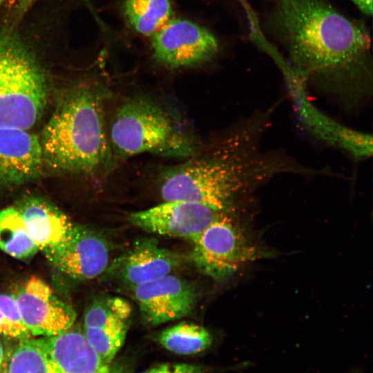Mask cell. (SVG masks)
<instances>
[{
  "label": "cell",
  "instance_id": "484cf974",
  "mask_svg": "<svg viewBox=\"0 0 373 373\" xmlns=\"http://www.w3.org/2000/svg\"><path fill=\"white\" fill-rule=\"evenodd\" d=\"M4 358H5L4 348L1 342L0 341V367L4 360Z\"/></svg>",
  "mask_w": 373,
  "mask_h": 373
},
{
  "label": "cell",
  "instance_id": "3957f363",
  "mask_svg": "<svg viewBox=\"0 0 373 373\" xmlns=\"http://www.w3.org/2000/svg\"><path fill=\"white\" fill-rule=\"evenodd\" d=\"M113 158L148 153L187 159L199 152L196 138L162 106L141 96L126 99L117 109L110 131Z\"/></svg>",
  "mask_w": 373,
  "mask_h": 373
},
{
  "label": "cell",
  "instance_id": "cb8c5ba5",
  "mask_svg": "<svg viewBox=\"0 0 373 373\" xmlns=\"http://www.w3.org/2000/svg\"><path fill=\"white\" fill-rule=\"evenodd\" d=\"M358 8L365 15L372 16V0H352Z\"/></svg>",
  "mask_w": 373,
  "mask_h": 373
},
{
  "label": "cell",
  "instance_id": "d6986e66",
  "mask_svg": "<svg viewBox=\"0 0 373 373\" xmlns=\"http://www.w3.org/2000/svg\"><path fill=\"white\" fill-rule=\"evenodd\" d=\"M48 361L45 338L20 340L15 347L7 373H48Z\"/></svg>",
  "mask_w": 373,
  "mask_h": 373
},
{
  "label": "cell",
  "instance_id": "5bb4252c",
  "mask_svg": "<svg viewBox=\"0 0 373 373\" xmlns=\"http://www.w3.org/2000/svg\"><path fill=\"white\" fill-rule=\"evenodd\" d=\"M15 207L30 236L45 256L67 240L75 224L62 211L43 198H28Z\"/></svg>",
  "mask_w": 373,
  "mask_h": 373
},
{
  "label": "cell",
  "instance_id": "ffe728a7",
  "mask_svg": "<svg viewBox=\"0 0 373 373\" xmlns=\"http://www.w3.org/2000/svg\"><path fill=\"white\" fill-rule=\"evenodd\" d=\"M0 335L19 340L32 336L23 324L15 295L0 294Z\"/></svg>",
  "mask_w": 373,
  "mask_h": 373
},
{
  "label": "cell",
  "instance_id": "e0dca14e",
  "mask_svg": "<svg viewBox=\"0 0 373 373\" xmlns=\"http://www.w3.org/2000/svg\"><path fill=\"white\" fill-rule=\"evenodd\" d=\"M0 249L19 260L28 259L39 251L16 207L0 210Z\"/></svg>",
  "mask_w": 373,
  "mask_h": 373
},
{
  "label": "cell",
  "instance_id": "2e32d148",
  "mask_svg": "<svg viewBox=\"0 0 373 373\" xmlns=\"http://www.w3.org/2000/svg\"><path fill=\"white\" fill-rule=\"evenodd\" d=\"M124 17L137 33L153 35L173 16L171 0H124Z\"/></svg>",
  "mask_w": 373,
  "mask_h": 373
},
{
  "label": "cell",
  "instance_id": "8992f818",
  "mask_svg": "<svg viewBox=\"0 0 373 373\" xmlns=\"http://www.w3.org/2000/svg\"><path fill=\"white\" fill-rule=\"evenodd\" d=\"M294 110L302 126L314 138L345 151L355 161L372 155V135L347 127L325 115L313 104L307 94V84L285 62L278 64Z\"/></svg>",
  "mask_w": 373,
  "mask_h": 373
},
{
  "label": "cell",
  "instance_id": "4fadbf2b",
  "mask_svg": "<svg viewBox=\"0 0 373 373\" xmlns=\"http://www.w3.org/2000/svg\"><path fill=\"white\" fill-rule=\"evenodd\" d=\"M39 137L28 130L0 127V185L36 179L44 165Z\"/></svg>",
  "mask_w": 373,
  "mask_h": 373
},
{
  "label": "cell",
  "instance_id": "7a4b0ae2",
  "mask_svg": "<svg viewBox=\"0 0 373 373\" xmlns=\"http://www.w3.org/2000/svg\"><path fill=\"white\" fill-rule=\"evenodd\" d=\"M103 102V93L86 84L60 101L39 137L44 164L55 170L84 174L113 164Z\"/></svg>",
  "mask_w": 373,
  "mask_h": 373
},
{
  "label": "cell",
  "instance_id": "9a60e30c",
  "mask_svg": "<svg viewBox=\"0 0 373 373\" xmlns=\"http://www.w3.org/2000/svg\"><path fill=\"white\" fill-rule=\"evenodd\" d=\"M44 338L48 373H96L104 364L84 334L79 331L68 329Z\"/></svg>",
  "mask_w": 373,
  "mask_h": 373
},
{
  "label": "cell",
  "instance_id": "ac0fdd59",
  "mask_svg": "<svg viewBox=\"0 0 373 373\" xmlns=\"http://www.w3.org/2000/svg\"><path fill=\"white\" fill-rule=\"evenodd\" d=\"M157 341L170 352L188 355L208 348L212 343V336L201 325L182 322L162 331Z\"/></svg>",
  "mask_w": 373,
  "mask_h": 373
},
{
  "label": "cell",
  "instance_id": "603a6c76",
  "mask_svg": "<svg viewBox=\"0 0 373 373\" xmlns=\"http://www.w3.org/2000/svg\"><path fill=\"white\" fill-rule=\"evenodd\" d=\"M142 373H204L200 365L187 363H166L153 367Z\"/></svg>",
  "mask_w": 373,
  "mask_h": 373
},
{
  "label": "cell",
  "instance_id": "44dd1931",
  "mask_svg": "<svg viewBox=\"0 0 373 373\" xmlns=\"http://www.w3.org/2000/svg\"><path fill=\"white\" fill-rule=\"evenodd\" d=\"M126 332H108L94 327H84V336L104 364L115 357L123 345Z\"/></svg>",
  "mask_w": 373,
  "mask_h": 373
},
{
  "label": "cell",
  "instance_id": "6da1fadb",
  "mask_svg": "<svg viewBox=\"0 0 373 373\" xmlns=\"http://www.w3.org/2000/svg\"><path fill=\"white\" fill-rule=\"evenodd\" d=\"M262 27L307 86L352 107L370 96L372 56L369 28L328 0H273Z\"/></svg>",
  "mask_w": 373,
  "mask_h": 373
},
{
  "label": "cell",
  "instance_id": "ba28073f",
  "mask_svg": "<svg viewBox=\"0 0 373 373\" xmlns=\"http://www.w3.org/2000/svg\"><path fill=\"white\" fill-rule=\"evenodd\" d=\"M31 336L57 335L70 329L76 319L72 306L60 299L43 280L31 276L15 295Z\"/></svg>",
  "mask_w": 373,
  "mask_h": 373
},
{
  "label": "cell",
  "instance_id": "8fae6325",
  "mask_svg": "<svg viewBox=\"0 0 373 373\" xmlns=\"http://www.w3.org/2000/svg\"><path fill=\"white\" fill-rule=\"evenodd\" d=\"M46 257L63 274L74 280H86L105 272L110 251L99 234L75 224L67 240Z\"/></svg>",
  "mask_w": 373,
  "mask_h": 373
},
{
  "label": "cell",
  "instance_id": "52a82bcc",
  "mask_svg": "<svg viewBox=\"0 0 373 373\" xmlns=\"http://www.w3.org/2000/svg\"><path fill=\"white\" fill-rule=\"evenodd\" d=\"M151 37L153 58L171 69L204 64L220 50L218 39L211 30L184 18L172 17Z\"/></svg>",
  "mask_w": 373,
  "mask_h": 373
},
{
  "label": "cell",
  "instance_id": "277c9868",
  "mask_svg": "<svg viewBox=\"0 0 373 373\" xmlns=\"http://www.w3.org/2000/svg\"><path fill=\"white\" fill-rule=\"evenodd\" d=\"M48 84L36 54L15 30L0 28V127L29 130L45 109Z\"/></svg>",
  "mask_w": 373,
  "mask_h": 373
},
{
  "label": "cell",
  "instance_id": "5b68a950",
  "mask_svg": "<svg viewBox=\"0 0 373 373\" xmlns=\"http://www.w3.org/2000/svg\"><path fill=\"white\" fill-rule=\"evenodd\" d=\"M191 259L202 274L223 280L245 263L263 257L241 228L222 213L193 242Z\"/></svg>",
  "mask_w": 373,
  "mask_h": 373
},
{
  "label": "cell",
  "instance_id": "30bf717a",
  "mask_svg": "<svg viewBox=\"0 0 373 373\" xmlns=\"http://www.w3.org/2000/svg\"><path fill=\"white\" fill-rule=\"evenodd\" d=\"M131 289L143 318L151 325L187 316L198 298L191 283L171 274Z\"/></svg>",
  "mask_w": 373,
  "mask_h": 373
},
{
  "label": "cell",
  "instance_id": "7402d4cb",
  "mask_svg": "<svg viewBox=\"0 0 373 373\" xmlns=\"http://www.w3.org/2000/svg\"><path fill=\"white\" fill-rule=\"evenodd\" d=\"M37 0H0V11L6 25L15 26L25 16Z\"/></svg>",
  "mask_w": 373,
  "mask_h": 373
},
{
  "label": "cell",
  "instance_id": "d4e9b609",
  "mask_svg": "<svg viewBox=\"0 0 373 373\" xmlns=\"http://www.w3.org/2000/svg\"><path fill=\"white\" fill-rule=\"evenodd\" d=\"M96 373H110L108 364H104Z\"/></svg>",
  "mask_w": 373,
  "mask_h": 373
},
{
  "label": "cell",
  "instance_id": "9c48e42d",
  "mask_svg": "<svg viewBox=\"0 0 373 373\" xmlns=\"http://www.w3.org/2000/svg\"><path fill=\"white\" fill-rule=\"evenodd\" d=\"M222 213L205 205L185 200H169L133 212L128 221L142 230L193 242Z\"/></svg>",
  "mask_w": 373,
  "mask_h": 373
},
{
  "label": "cell",
  "instance_id": "4316f807",
  "mask_svg": "<svg viewBox=\"0 0 373 373\" xmlns=\"http://www.w3.org/2000/svg\"><path fill=\"white\" fill-rule=\"evenodd\" d=\"M271 1H273V0H271Z\"/></svg>",
  "mask_w": 373,
  "mask_h": 373
},
{
  "label": "cell",
  "instance_id": "7c38bea8",
  "mask_svg": "<svg viewBox=\"0 0 373 373\" xmlns=\"http://www.w3.org/2000/svg\"><path fill=\"white\" fill-rule=\"evenodd\" d=\"M180 265L178 255L149 239L115 259L105 272L113 282L132 288L170 274Z\"/></svg>",
  "mask_w": 373,
  "mask_h": 373
}]
</instances>
